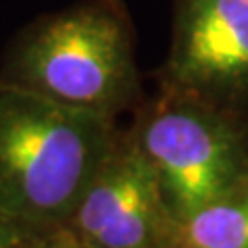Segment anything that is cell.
<instances>
[{"label":"cell","instance_id":"cell-1","mask_svg":"<svg viewBox=\"0 0 248 248\" xmlns=\"http://www.w3.org/2000/svg\"><path fill=\"white\" fill-rule=\"evenodd\" d=\"M116 141L112 116L0 81V213L66 226Z\"/></svg>","mask_w":248,"mask_h":248},{"label":"cell","instance_id":"cell-2","mask_svg":"<svg viewBox=\"0 0 248 248\" xmlns=\"http://www.w3.org/2000/svg\"><path fill=\"white\" fill-rule=\"evenodd\" d=\"M133 137L176 221L248 184V135L221 104L168 87Z\"/></svg>","mask_w":248,"mask_h":248},{"label":"cell","instance_id":"cell-3","mask_svg":"<svg viewBox=\"0 0 248 248\" xmlns=\"http://www.w3.org/2000/svg\"><path fill=\"white\" fill-rule=\"evenodd\" d=\"M9 81L112 118L139 91L128 31L97 4L77 6L35 29L15 56Z\"/></svg>","mask_w":248,"mask_h":248},{"label":"cell","instance_id":"cell-4","mask_svg":"<svg viewBox=\"0 0 248 248\" xmlns=\"http://www.w3.org/2000/svg\"><path fill=\"white\" fill-rule=\"evenodd\" d=\"M66 226L91 248H172L176 219L133 135H118Z\"/></svg>","mask_w":248,"mask_h":248},{"label":"cell","instance_id":"cell-5","mask_svg":"<svg viewBox=\"0 0 248 248\" xmlns=\"http://www.w3.org/2000/svg\"><path fill=\"white\" fill-rule=\"evenodd\" d=\"M166 77L170 89L215 104L248 97L246 0H186Z\"/></svg>","mask_w":248,"mask_h":248},{"label":"cell","instance_id":"cell-6","mask_svg":"<svg viewBox=\"0 0 248 248\" xmlns=\"http://www.w3.org/2000/svg\"><path fill=\"white\" fill-rule=\"evenodd\" d=\"M172 248H248V184L176 221Z\"/></svg>","mask_w":248,"mask_h":248},{"label":"cell","instance_id":"cell-7","mask_svg":"<svg viewBox=\"0 0 248 248\" xmlns=\"http://www.w3.org/2000/svg\"><path fill=\"white\" fill-rule=\"evenodd\" d=\"M19 248H91V246L85 244L68 226H58L35 234Z\"/></svg>","mask_w":248,"mask_h":248},{"label":"cell","instance_id":"cell-8","mask_svg":"<svg viewBox=\"0 0 248 248\" xmlns=\"http://www.w3.org/2000/svg\"><path fill=\"white\" fill-rule=\"evenodd\" d=\"M40 232L44 230H37L33 226H27V223H21L9 215L0 213V248H19Z\"/></svg>","mask_w":248,"mask_h":248},{"label":"cell","instance_id":"cell-9","mask_svg":"<svg viewBox=\"0 0 248 248\" xmlns=\"http://www.w3.org/2000/svg\"><path fill=\"white\" fill-rule=\"evenodd\" d=\"M246 2H248V0H246Z\"/></svg>","mask_w":248,"mask_h":248}]
</instances>
